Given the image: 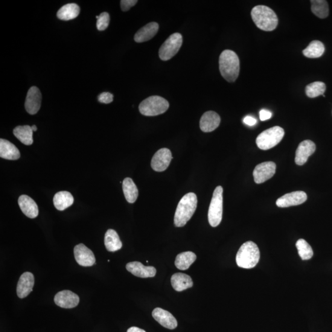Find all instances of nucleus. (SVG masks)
<instances>
[{"mask_svg": "<svg viewBox=\"0 0 332 332\" xmlns=\"http://www.w3.org/2000/svg\"><path fill=\"white\" fill-rule=\"evenodd\" d=\"M172 153L168 148H161L154 154L151 165L154 171L163 172L167 170L173 159Z\"/></svg>", "mask_w": 332, "mask_h": 332, "instance_id": "10", "label": "nucleus"}, {"mask_svg": "<svg viewBox=\"0 0 332 332\" xmlns=\"http://www.w3.org/2000/svg\"><path fill=\"white\" fill-rule=\"evenodd\" d=\"M276 165L272 161L262 162L257 165L253 173L255 182L260 184L272 178L276 173Z\"/></svg>", "mask_w": 332, "mask_h": 332, "instance_id": "9", "label": "nucleus"}, {"mask_svg": "<svg viewBox=\"0 0 332 332\" xmlns=\"http://www.w3.org/2000/svg\"><path fill=\"white\" fill-rule=\"evenodd\" d=\"M171 284L174 290L177 292L189 289L193 287V282L190 276L183 273H176L172 276Z\"/></svg>", "mask_w": 332, "mask_h": 332, "instance_id": "23", "label": "nucleus"}, {"mask_svg": "<svg viewBox=\"0 0 332 332\" xmlns=\"http://www.w3.org/2000/svg\"><path fill=\"white\" fill-rule=\"evenodd\" d=\"M311 11L314 15L325 19L329 14L328 5L325 0H311Z\"/></svg>", "mask_w": 332, "mask_h": 332, "instance_id": "31", "label": "nucleus"}, {"mask_svg": "<svg viewBox=\"0 0 332 332\" xmlns=\"http://www.w3.org/2000/svg\"><path fill=\"white\" fill-rule=\"evenodd\" d=\"M251 16L255 24L262 30L273 31L278 26V16L275 11L266 6L259 5L253 8Z\"/></svg>", "mask_w": 332, "mask_h": 332, "instance_id": "3", "label": "nucleus"}, {"mask_svg": "<svg viewBox=\"0 0 332 332\" xmlns=\"http://www.w3.org/2000/svg\"><path fill=\"white\" fill-rule=\"evenodd\" d=\"M260 258V250L257 244L252 241H247L239 249L236 260L239 267L251 269L258 264Z\"/></svg>", "mask_w": 332, "mask_h": 332, "instance_id": "4", "label": "nucleus"}, {"mask_svg": "<svg viewBox=\"0 0 332 332\" xmlns=\"http://www.w3.org/2000/svg\"><path fill=\"white\" fill-rule=\"evenodd\" d=\"M219 69L221 76L228 82H235L240 71V62L234 51L225 50L219 57Z\"/></svg>", "mask_w": 332, "mask_h": 332, "instance_id": "1", "label": "nucleus"}, {"mask_svg": "<svg viewBox=\"0 0 332 332\" xmlns=\"http://www.w3.org/2000/svg\"><path fill=\"white\" fill-rule=\"evenodd\" d=\"M272 117V113L270 111L263 109L260 112V119L262 121L269 120Z\"/></svg>", "mask_w": 332, "mask_h": 332, "instance_id": "37", "label": "nucleus"}, {"mask_svg": "<svg viewBox=\"0 0 332 332\" xmlns=\"http://www.w3.org/2000/svg\"><path fill=\"white\" fill-rule=\"evenodd\" d=\"M113 100V95L110 92H103L98 95V101L101 103L110 104L112 103Z\"/></svg>", "mask_w": 332, "mask_h": 332, "instance_id": "35", "label": "nucleus"}, {"mask_svg": "<svg viewBox=\"0 0 332 332\" xmlns=\"http://www.w3.org/2000/svg\"><path fill=\"white\" fill-rule=\"evenodd\" d=\"M326 90V86L324 83L321 81H316L308 84L306 87V94L310 98H315L320 95H324Z\"/></svg>", "mask_w": 332, "mask_h": 332, "instance_id": "32", "label": "nucleus"}, {"mask_svg": "<svg viewBox=\"0 0 332 332\" xmlns=\"http://www.w3.org/2000/svg\"><path fill=\"white\" fill-rule=\"evenodd\" d=\"M138 1L137 0H122L121 1V8L122 11H127L135 6Z\"/></svg>", "mask_w": 332, "mask_h": 332, "instance_id": "36", "label": "nucleus"}, {"mask_svg": "<svg viewBox=\"0 0 332 332\" xmlns=\"http://www.w3.org/2000/svg\"><path fill=\"white\" fill-rule=\"evenodd\" d=\"M284 135V130L282 127H273L259 135L256 139V144L262 150H270L280 143Z\"/></svg>", "mask_w": 332, "mask_h": 332, "instance_id": "6", "label": "nucleus"}, {"mask_svg": "<svg viewBox=\"0 0 332 332\" xmlns=\"http://www.w3.org/2000/svg\"><path fill=\"white\" fill-rule=\"evenodd\" d=\"M97 19V28L98 30L103 31L109 27L110 23V15L109 13L104 12L101 13L98 16H96Z\"/></svg>", "mask_w": 332, "mask_h": 332, "instance_id": "34", "label": "nucleus"}, {"mask_svg": "<svg viewBox=\"0 0 332 332\" xmlns=\"http://www.w3.org/2000/svg\"><path fill=\"white\" fill-rule=\"evenodd\" d=\"M182 35L174 34L166 40L159 50V56L163 61L170 60L177 54L182 45Z\"/></svg>", "mask_w": 332, "mask_h": 332, "instance_id": "8", "label": "nucleus"}, {"mask_svg": "<svg viewBox=\"0 0 332 332\" xmlns=\"http://www.w3.org/2000/svg\"><path fill=\"white\" fill-rule=\"evenodd\" d=\"M80 8L75 4H69L64 5L57 13L58 18L63 20H69L75 19L79 15Z\"/></svg>", "mask_w": 332, "mask_h": 332, "instance_id": "27", "label": "nucleus"}, {"mask_svg": "<svg viewBox=\"0 0 332 332\" xmlns=\"http://www.w3.org/2000/svg\"><path fill=\"white\" fill-rule=\"evenodd\" d=\"M104 243L107 250L109 252L118 251L123 246L117 233L112 229L108 230L106 232Z\"/></svg>", "mask_w": 332, "mask_h": 332, "instance_id": "25", "label": "nucleus"}, {"mask_svg": "<svg viewBox=\"0 0 332 332\" xmlns=\"http://www.w3.org/2000/svg\"><path fill=\"white\" fill-rule=\"evenodd\" d=\"M19 206L26 216L30 218H36L39 215V208L37 203L27 195H22L19 197Z\"/></svg>", "mask_w": 332, "mask_h": 332, "instance_id": "20", "label": "nucleus"}, {"mask_svg": "<svg viewBox=\"0 0 332 332\" xmlns=\"http://www.w3.org/2000/svg\"><path fill=\"white\" fill-rule=\"evenodd\" d=\"M76 261L82 267H92L95 263L94 253L83 244L76 246L74 248Z\"/></svg>", "mask_w": 332, "mask_h": 332, "instance_id": "12", "label": "nucleus"}, {"mask_svg": "<svg viewBox=\"0 0 332 332\" xmlns=\"http://www.w3.org/2000/svg\"><path fill=\"white\" fill-rule=\"evenodd\" d=\"M123 190L125 198L129 203L136 202L139 195L138 187L130 178H126L123 182Z\"/></svg>", "mask_w": 332, "mask_h": 332, "instance_id": "29", "label": "nucleus"}, {"mask_svg": "<svg viewBox=\"0 0 332 332\" xmlns=\"http://www.w3.org/2000/svg\"><path fill=\"white\" fill-rule=\"evenodd\" d=\"M128 272L141 278H153L155 276L156 270L153 267H146L139 261L130 262L126 264Z\"/></svg>", "mask_w": 332, "mask_h": 332, "instance_id": "17", "label": "nucleus"}, {"mask_svg": "<svg viewBox=\"0 0 332 332\" xmlns=\"http://www.w3.org/2000/svg\"><path fill=\"white\" fill-rule=\"evenodd\" d=\"M196 260V255L192 252H185L177 256L175 264L180 270H188Z\"/></svg>", "mask_w": 332, "mask_h": 332, "instance_id": "28", "label": "nucleus"}, {"mask_svg": "<svg viewBox=\"0 0 332 332\" xmlns=\"http://www.w3.org/2000/svg\"><path fill=\"white\" fill-rule=\"evenodd\" d=\"M223 188L218 186L215 189L210 204L208 220L210 225L216 227L220 225L223 215Z\"/></svg>", "mask_w": 332, "mask_h": 332, "instance_id": "7", "label": "nucleus"}, {"mask_svg": "<svg viewBox=\"0 0 332 332\" xmlns=\"http://www.w3.org/2000/svg\"><path fill=\"white\" fill-rule=\"evenodd\" d=\"M170 107V104L165 98L158 95L150 96L139 105L141 114L146 116H154L162 114Z\"/></svg>", "mask_w": 332, "mask_h": 332, "instance_id": "5", "label": "nucleus"}, {"mask_svg": "<svg viewBox=\"0 0 332 332\" xmlns=\"http://www.w3.org/2000/svg\"><path fill=\"white\" fill-rule=\"evenodd\" d=\"M32 130L33 131H37V127L36 126V125H34V126H31Z\"/></svg>", "mask_w": 332, "mask_h": 332, "instance_id": "40", "label": "nucleus"}, {"mask_svg": "<svg viewBox=\"0 0 332 332\" xmlns=\"http://www.w3.org/2000/svg\"><path fill=\"white\" fill-rule=\"evenodd\" d=\"M296 247L303 260H310L313 256V250L307 241L303 239L297 241Z\"/></svg>", "mask_w": 332, "mask_h": 332, "instance_id": "33", "label": "nucleus"}, {"mask_svg": "<svg viewBox=\"0 0 332 332\" xmlns=\"http://www.w3.org/2000/svg\"><path fill=\"white\" fill-rule=\"evenodd\" d=\"M221 119L220 116L213 111L204 113L200 119V128L204 132H211L219 126Z\"/></svg>", "mask_w": 332, "mask_h": 332, "instance_id": "18", "label": "nucleus"}, {"mask_svg": "<svg viewBox=\"0 0 332 332\" xmlns=\"http://www.w3.org/2000/svg\"><path fill=\"white\" fill-rule=\"evenodd\" d=\"M0 157L8 160L19 159L20 153L17 148L7 140H0Z\"/></svg>", "mask_w": 332, "mask_h": 332, "instance_id": "22", "label": "nucleus"}, {"mask_svg": "<svg viewBox=\"0 0 332 332\" xmlns=\"http://www.w3.org/2000/svg\"><path fill=\"white\" fill-rule=\"evenodd\" d=\"M54 302L61 308L71 309L77 307L80 298L72 291L66 290L60 291L55 295Z\"/></svg>", "mask_w": 332, "mask_h": 332, "instance_id": "14", "label": "nucleus"}, {"mask_svg": "<svg viewBox=\"0 0 332 332\" xmlns=\"http://www.w3.org/2000/svg\"><path fill=\"white\" fill-rule=\"evenodd\" d=\"M33 130L28 125L19 126L14 128V135L18 139L20 142L25 145H31L34 143Z\"/></svg>", "mask_w": 332, "mask_h": 332, "instance_id": "26", "label": "nucleus"}, {"mask_svg": "<svg viewBox=\"0 0 332 332\" xmlns=\"http://www.w3.org/2000/svg\"><path fill=\"white\" fill-rule=\"evenodd\" d=\"M35 284V278L33 274L30 272L23 273L20 277L17 286V296L20 298H24L30 294Z\"/></svg>", "mask_w": 332, "mask_h": 332, "instance_id": "16", "label": "nucleus"}, {"mask_svg": "<svg viewBox=\"0 0 332 332\" xmlns=\"http://www.w3.org/2000/svg\"><path fill=\"white\" fill-rule=\"evenodd\" d=\"M307 200V194L304 191H296L283 195L276 202L279 208H289L304 203Z\"/></svg>", "mask_w": 332, "mask_h": 332, "instance_id": "11", "label": "nucleus"}, {"mask_svg": "<svg viewBox=\"0 0 332 332\" xmlns=\"http://www.w3.org/2000/svg\"><path fill=\"white\" fill-rule=\"evenodd\" d=\"M316 145L310 140H306L299 144L295 153V163L297 165H302L308 161L309 157L315 152Z\"/></svg>", "mask_w": 332, "mask_h": 332, "instance_id": "15", "label": "nucleus"}, {"mask_svg": "<svg viewBox=\"0 0 332 332\" xmlns=\"http://www.w3.org/2000/svg\"><path fill=\"white\" fill-rule=\"evenodd\" d=\"M153 318L163 327L173 330L177 327V321L173 314L163 309L156 308L153 311Z\"/></svg>", "mask_w": 332, "mask_h": 332, "instance_id": "19", "label": "nucleus"}, {"mask_svg": "<svg viewBox=\"0 0 332 332\" xmlns=\"http://www.w3.org/2000/svg\"><path fill=\"white\" fill-rule=\"evenodd\" d=\"M243 122L244 124L249 126H254L257 123V119L250 116H247L246 117L244 118Z\"/></svg>", "mask_w": 332, "mask_h": 332, "instance_id": "38", "label": "nucleus"}, {"mask_svg": "<svg viewBox=\"0 0 332 332\" xmlns=\"http://www.w3.org/2000/svg\"><path fill=\"white\" fill-rule=\"evenodd\" d=\"M42 96L40 89L36 86H32L28 90L26 97L25 110L30 115L36 114L40 109Z\"/></svg>", "mask_w": 332, "mask_h": 332, "instance_id": "13", "label": "nucleus"}, {"mask_svg": "<svg viewBox=\"0 0 332 332\" xmlns=\"http://www.w3.org/2000/svg\"><path fill=\"white\" fill-rule=\"evenodd\" d=\"M74 202V198L69 191L58 192L53 198L55 208L59 211H64L71 206Z\"/></svg>", "mask_w": 332, "mask_h": 332, "instance_id": "24", "label": "nucleus"}, {"mask_svg": "<svg viewBox=\"0 0 332 332\" xmlns=\"http://www.w3.org/2000/svg\"><path fill=\"white\" fill-rule=\"evenodd\" d=\"M127 332H146L144 330H143V329L136 327H132L128 329Z\"/></svg>", "mask_w": 332, "mask_h": 332, "instance_id": "39", "label": "nucleus"}, {"mask_svg": "<svg viewBox=\"0 0 332 332\" xmlns=\"http://www.w3.org/2000/svg\"><path fill=\"white\" fill-rule=\"evenodd\" d=\"M196 195L189 193L183 196L177 206L174 216V224L177 227L184 226L191 219L197 208Z\"/></svg>", "mask_w": 332, "mask_h": 332, "instance_id": "2", "label": "nucleus"}, {"mask_svg": "<svg viewBox=\"0 0 332 332\" xmlns=\"http://www.w3.org/2000/svg\"><path fill=\"white\" fill-rule=\"evenodd\" d=\"M325 52V46L320 41L314 40L311 42L308 47L303 51V54L308 58H319L321 57Z\"/></svg>", "mask_w": 332, "mask_h": 332, "instance_id": "30", "label": "nucleus"}, {"mask_svg": "<svg viewBox=\"0 0 332 332\" xmlns=\"http://www.w3.org/2000/svg\"><path fill=\"white\" fill-rule=\"evenodd\" d=\"M159 25L156 22H150L143 27L137 32L135 36V40L137 43L146 42L152 39L158 33Z\"/></svg>", "mask_w": 332, "mask_h": 332, "instance_id": "21", "label": "nucleus"}]
</instances>
